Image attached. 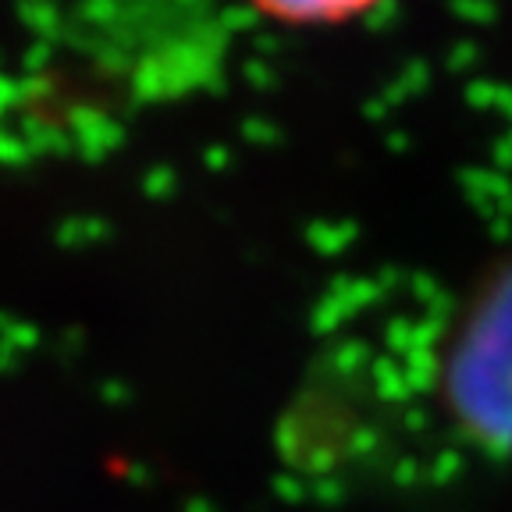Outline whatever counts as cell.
<instances>
[{
    "instance_id": "2",
    "label": "cell",
    "mask_w": 512,
    "mask_h": 512,
    "mask_svg": "<svg viewBox=\"0 0 512 512\" xmlns=\"http://www.w3.org/2000/svg\"><path fill=\"white\" fill-rule=\"evenodd\" d=\"M434 406L463 445L512 459V256L473 285L448 324Z\"/></svg>"
},
{
    "instance_id": "1",
    "label": "cell",
    "mask_w": 512,
    "mask_h": 512,
    "mask_svg": "<svg viewBox=\"0 0 512 512\" xmlns=\"http://www.w3.org/2000/svg\"><path fill=\"white\" fill-rule=\"evenodd\" d=\"M47 25L96 82L136 104L217 82L232 47L228 0H43Z\"/></svg>"
},
{
    "instance_id": "3",
    "label": "cell",
    "mask_w": 512,
    "mask_h": 512,
    "mask_svg": "<svg viewBox=\"0 0 512 512\" xmlns=\"http://www.w3.org/2000/svg\"><path fill=\"white\" fill-rule=\"evenodd\" d=\"M260 15L288 25H335L363 15L381 0H249Z\"/></svg>"
}]
</instances>
